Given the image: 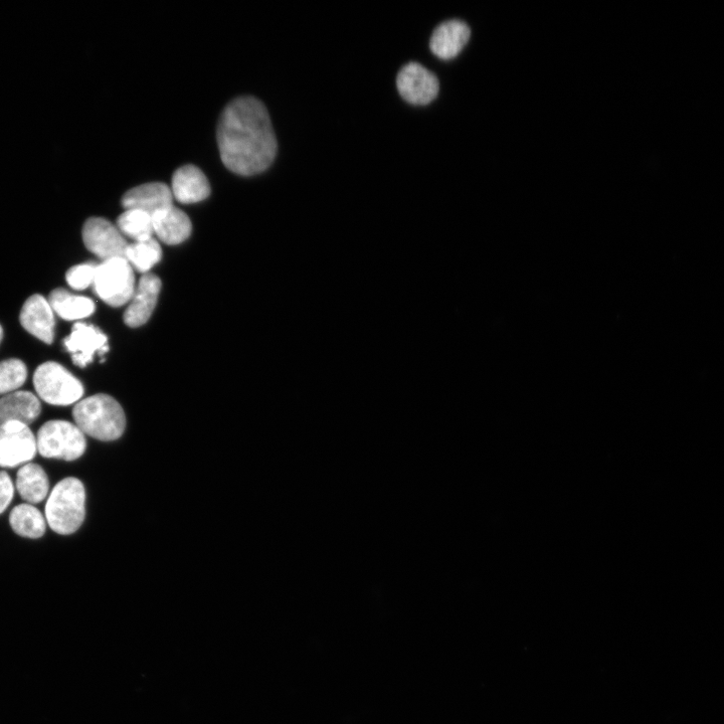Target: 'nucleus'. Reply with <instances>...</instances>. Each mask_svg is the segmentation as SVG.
I'll return each mask as SVG.
<instances>
[{
	"instance_id": "obj_1",
	"label": "nucleus",
	"mask_w": 724,
	"mask_h": 724,
	"mask_svg": "<svg viewBox=\"0 0 724 724\" xmlns=\"http://www.w3.org/2000/svg\"><path fill=\"white\" fill-rule=\"evenodd\" d=\"M217 135L223 163L236 174L262 173L275 160L278 143L271 118L254 97H240L226 107Z\"/></svg>"
},
{
	"instance_id": "obj_2",
	"label": "nucleus",
	"mask_w": 724,
	"mask_h": 724,
	"mask_svg": "<svg viewBox=\"0 0 724 724\" xmlns=\"http://www.w3.org/2000/svg\"><path fill=\"white\" fill-rule=\"evenodd\" d=\"M73 418L84 435L102 442L118 440L126 427L122 407L108 395H95L77 403Z\"/></svg>"
},
{
	"instance_id": "obj_3",
	"label": "nucleus",
	"mask_w": 724,
	"mask_h": 724,
	"mask_svg": "<svg viewBox=\"0 0 724 724\" xmlns=\"http://www.w3.org/2000/svg\"><path fill=\"white\" fill-rule=\"evenodd\" d=\"M86 516V490L74 477L60 481L51 492L46 505V519L58 534L75 533Z\"/></svg>"
},
{
	"instance_id": "obj_4",
	"label": "nucleus",
	"mask_w": 724,
	"mask_h": 724,
	"mask_svg": "<svg viewBox=\"0 0 724 724\" xmlns=\"http://www.w3.org/2000/svg\"><path fill=\"white\" fill-rule=\"evenodd\" d=\"M37 446L38 452L45 458L75 461L84 455L87 441L76 425L54 420L47 422L39 430Z\"/></svg>"
},
{
	"instance_id": "obj_5",
	"label": "nucleus",
	"mask_w": 724,
	"mask_h": 724,
	"mask_svg": "<svg viewBox=\"0 0 724 724\" xmlns=\"http://www.w3.org/2000/svg\"><path fill=\"white\" fill-rule=\"evenodd\" d=\"M34 385L39 397L54 406H70L79 402L84 388L70 372L57 362H46L34 376Z\"/></svg>"
},
{
	"instance_id": "obj_6",
	"label": "nucleus",
	"mask_w": 724,
	"mask_h": 724,
	"mask_svg": "<svg viewBox=\"0 0 724 724\" xmlns=\"http://www.w3.org/2000/svg\"><path fill=\"white\" fill-rule=\"evenodd\" d=\"M93 286L96 294L108 305H125L136 290L132 266L125 258L103 261L97 267Z\"/></svg>"
},
{
	"instance_id": "obj_7",
	"label": "nucleus",
	"mask_w": 724,
	"mask_h": 724,
	"mask_svg": "<svg viewBox=\"0 0 724 724\" xmlns=\"http://www.w3.org/2000/svg\"><path fill=\"white\" fill-rule=\"evenodd\" d=\"M38 452L37 438L19 422L0 426V467L15 468L30 462Z\"/></svg>"
},
{
	"instance_id": "obj_8",
	"label": "nucleus",
	"mask_w": 724,
	"mask_h": 724,
	"mask_svg": "<svg viewBox=\"0 0 724 724\" xmlns=\"http://www.w3.org/2000/svg\"><path fill=\"white\" fill-rule=\"evenodd\" d=\"M83 240L87 249L103 261L125 258L128 244L118 227L106 219H89L83 228Z\"/></svg>"
},
{
	"instance_id": "obj_9",
	"label": "nucleus",
	"mask_w": 724,
	"mask_h": 724,
	"mask_svg": "<svg viewBox=\"0 0 724 724\" xmlns=\"http://www.w3.org/2000/svg\"><path fill=\"white\" fill-rule=\"evenodd\" d=\"M397 87L403 99L413 105L433 102L440 90L437 77L418 63L403 67L397 78Z\"/></svg>"
},
{
	"instance_id": "obj_10",
	"label": "nucleus",
	"mask_w": 724,
	"mask_h": 724,
	"mask_svg": "<svg viewBox=\"0 0 724 724\" xmlns=\"http://www.w3.org/2000/svg\"><path fill=\"white\" fill-rule=\"evenodd\" d=\"M64 345L74 364L82 369L91 364L97 352L104 355L109 350L107 336L94 325L83 322L73 326L71 334L64 340Z\"/></svg>"
},
{
	"instance_id": "obj_11",
	"label": "nucleus",
	"mask_w": 724,
	"mask_h": 724,
	"mask_svg": "<svg viewBox=\"0 0 724 724\" xmlns=\"http://www.w3.org/2000/svg\"><path fill=\"white\" fill-rule=\"evenodd\" d=\"M172 196L181 204H196L211 195V186L206 174L196 165L178 168L172 176Z\"/></svg>"
},
{
	"instance_id": "obj_12",
	"label": "nucleus",
	"mask_w": 724,
	"mask_h": 724,
	"mask_svg": "<svg viewBox=\"0 0 724 724\" xmlns=\"http://www.w3.org/2000/svg\"><path fill=\"white\" fill-rule=\"evenodd\" d=\"M161 290L160 279L145 274L139 281L130 304L124 313L126 325L132 328L144 325L153 313Z\"/></svg>"
},
{
	"instance_id": "obj_13",
	"label": "nucleus",
	"mask_w": 724,
	"mask_h": 724,
	"mask_svg": "<svg viewBox=\"0 0 724 724\" xmlns=\"http://www.w3.org/2000/svg\"><path fill=\"white\" fill-rule=\"evenodd\" d=\"M21 324L32 335L46 344H52L55 338L54 310L49 301L41 295L30 297L24 304Z\"/></svg>"
},
{
	"instance_id": "obj_14",
	"label": "nucleus",
	"mask_w": 724,
	"mask_h": 724,
	"mask_svg": "<svg viewBox=\"0 0 724 724\" xmlns=\"http://www.w3.org/2000/svg\"><path fill=\"white\" fill-rule=\"evenodd\" d=\"M471 31L464 22L453 20L441 24L433 33L430 48L441 60L456 58L468 44Z\"/></svg>"
},
{
	"instance_id": "obj_15",
	"label": "nucleus",
	"mask_w": 724,
	"mask_h": 724,
	"mask_svg": "<svg viewBox=\"0 0 724 724\" xmlns=\"http://www.w3.org/2000/svg\"><path fill=\"white\" fill-rule=\"evenodd\" d=\"M171 189L162 183H150L128 191L122 198L125 210H139L151 216L172 206Z\"/></svg>"
},
{
	"instance_id": "obj_16",
	"label": "nucleus",
	"mask_w": 724,
	"mask_h": 724,
	"mask_svg": "<svg viewBox=\"0 0 724 724\" xmlns=\"http://www.w3.org/2000/svg\"><path fill=\"white\" fill-rule=\"evenodd\" d=\"M152 221L154 234L167 245L183 243L192 234L190 218L173 205L155 213Z\"/></svg>"
},
{
	"instance_id": "obj_17",
	"label": "nucleus",
	"mask_w": 724,
	"mask_h": 724,
	"mask_svg": "<svg viewBox=\"0 0 724 724\" xmlns=\"http://www.w3.org/2000/svg\"><path fill=\"white\" fill-rule=\"evenodd\" d=\"M39 399L30 392H14L0 399V426L9 422H19L27 426L33 424L41 415Z\"/></svg>"
},
{
	"instance_id": "obj_18",
	"label": "nucleus",
	"mask_w": 724,
	"mask_h": 724,
	"mask_svg": "<svg viewBox=\"0 0 724 724\" xmlns=\"http://www.w3.org/2000/svg\"><path fill=\"white\" fill-rule=\"evenodd\" d=\"M17 489L24 500L30 504H38L49 494L48 475L40 465L26 464L18 472Z\"/></svg>"
},
{
	"instance_id": "obj_19",
	"label": "nucleus",
	"mask_w": 724,
	"mask_h": 724,
	"mask_svg": "<svg viewBox=\"0 0 724 724\" xmlns=\"http://www.w3.org/2000/svg\"><path fill=\"white\" fill-rule=\"evenodd\" d=\"M49 303L61 318L69 321L87 318L95 312V304L91 299L74 295L65 289L54 290Z\"/></svg>"
},
{
	"instance_id": "obj_20",
	"label": "nucleus",
	"mask_w": 724,
	"mask_h": 724,
	"mask_svg": "<svg viewBox=\"0 0 724 724\" xmlns=\"http://www.w3.org/2000/svg\"><path fill=\"white\" fill-rule=\"evenodd\" d=\"M10 523L18 535L32 539L41 538L47 529L44 515L31 504L15 507L10 515Z\"/></svg>"
},
{
	"instance_id": "obj_21",
	"label": "nucleus",
	"mask_w": 724,
	"mask_h": 724,
	"mask_svg": "<svg viewBox=\"0 0 724 724\" xmlns=\"http://www.w3.org/2000/svg\"><path fill=\"white\" fill-rule=\"evenodd\" d=\"M117 227L135 242L150 240L154 235L152 216L139 210H126L118 218Z\"/></svg>"
},
{
	"instance_id": "obj_22",
	"label": "nucleus",
	"mask_w": 724,
	"mask_h": 724,
	"mask_svg": "<svg viewBox=\"0 0 724 724\" xmlns=\"http://www.w3.org/2000/svg\"><path fill=\"white\" fill-rule=\"evenodd\" d=\"M161 257L160 245L153 238L128 245L125 253L128 263L144 275L159 263Z\"/></svg>"
},
{
	"instance_id": "obj_23",
	"label": "nucleus",
	"mask_w": 724,
	"mask_h": 724,
	"mask_svg": "<svg viewBox=\"0 0 724 724\" xmlns=\"http://www.w3.org/2000/svg\"><path fill=\"white\" fill-rule=\"evenodd\" d=\"M27 378L28 370L22 360L13 358L0 362V396L16 392Z\"/></svg>"
},
{
	"instance_id": "obj_24",
	"label": "nucleus",
	"mask_w": 724,
	"mask_h": 724,
	"mask_svg": "<svg viewBox=\"0 0 724 724\" xmlns=\"http://www.w3.org/2000/svg\"><path fill=\"white\" fill-rule=\"evenodd\" d=\"M98 265L86 263L71 268L66 279L70 287L76 290H84L94 284Z\"/></svg>"
},
{
	"instance_id": "obj_25",
	"label": "nucleus",
	"mask_w": 724,
	"mask_h": 724,
	"mask_svg": "<svg viewBox=\"0 0 724 724\" xmlns=\"http://www.w3.org/2000/svg\"><path fill=\"white\" fill-rule=\"evenodd\" d=\"M15 486L10 475L0 471V514H3L14 499Z\"/></svg>"
},
{
	"instance_id": "obj_26",
	"label": "nucleus",
	"mask_w": 724,
	"mask_h": 724,
	"mask_svg": "<svg viewBox=\"0 0 724 724\" xmlns=\"http://www.w3.org/2000/svg\"><path fill=\"white\" fill-rule=\"evenodd\" d=\"M3 337H4V330H3L2 325H0V342H2Z\"/></svg>"
}]
</instances>
